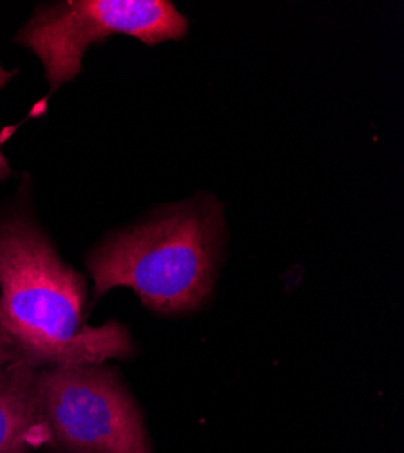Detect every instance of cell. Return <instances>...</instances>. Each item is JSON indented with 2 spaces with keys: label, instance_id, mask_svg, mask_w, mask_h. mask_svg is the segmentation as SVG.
<instances>
[{
  "label": "cell",
  "instance_id": "2",
  "mask_svg": "<svg viewBox=\"0 0 404 453\" xmlns=\"http://www.w3.org/2000/svg\"><path fill=\"white\" fill-rule=\"evenodd\" d=\"M224 238V209L216 198L172 205L93 250L88 259L93 296L127 287L155 312L196 311L212 290Z\"/></svg>",
  "mask_w": 404,
  "mask_h": 453
},
{
  "label": "cell",
  "instance_id": "7",
  "mask_svg": "<svg viewBox=\"0 0 404 453\" xmlns=\"http://www.w3.org/2000/svg\"><path fill=\"white\" fill-rule=\"evenodd\" d=\"M13 361H17L15 354L4 343H0V370H3L4 366H8Z\"/></svg>",
  "mask_w": 404,
  "mask_h": 453
},
{
  "label": "cell",
  "instance_id": "4",
  "mask_svg": "<svg viewBox=\"0 0 404 453\" xmlns=\"http://www.w3.org/2000/svg\"><path fill=\"white\" fill-rule=\"evenodd\" d=\"M187 29V19L167 0H65L36 10L17 42L42 62L55 93L79 77L86 51L109 36L155 46L183 39Z\"/></svg>",
  "mask_w": 404,
  "mask_h": 453
},
{
  "label": "cell",
  "instance_id": "5",
  "mask_svg": "<svg viewBox=\"0 0 404 453\" xmlns=\"http://www.w3.org/2000/svg\"><path fill=\"white\" fill-rule=\"evenodd\" d=\"M39 368L13 361L0 370V453H26L48 442L41 418Z\"/></svg>",
  "mask_w": 404,
  "mask_h": 453
},
{
  "label": "cell",
  "instance_id": "8",
  "mask_svg": "<svg viewBox=\"0 0 404 453\" xmlns=\"http://www.w3.org/2000/svg\"><path fill=\"white\" fill-rule=\"evenodd\" d=\"M0 343H4V345H6V347H8V343H6V339H4V337H3V334H0ZM8 349H10V347H8ZM10 350H11V349H10Z\"/></svg>",
  "mask_w": 404,
  "mask_h": 453
},
{
  "label": "cell",
  "instance_id": "6",
  "mask_svg": "<svg viewBox=\"0 0 404 453\" xmlns=\"http://www.w3.org/2000/svg\"><path fill=\"white\" fill-rule=\"evenodd\" d=\"M15 74H17V71H8L3 67V64H0V89H3L15 77ZM10 174H11V171H10L8 160L4 158L3 150H0V181H4Z\"/></svg>",
  "mask_w": 404,
  "mask_h": 453
},
{
  "label": "cell",
  "instance_id": "1",
  "mask_svg": "<svg viewBox=\"0 0 404 453\" xmlns=\"http://www.w3.org/2000/svg\"><path fill=\"white\" fill-rule=\"evenodd\" d=\"M84 278L26 214L0 219V334L36 368L126 359L134 345L117 321L86 323Z\"/></svg>",
  "mask_w": 404,
  "mask_h": 453
},
{
  "label": "cell",
  "instance_id": "3",
  "mask_svg": "<svg viewBox=\"0 0 404 453\" xmlns=\"http://www.w3.org/2000/svg\"><path fill=\"white\" fill-rule=\"evenodd\" d=\"M48 442L65 453H151L141 413L105 363L39 368Z\"/></svg>",
  "mask_w": 404,
  "mask_h": 453
}]
</instances>
